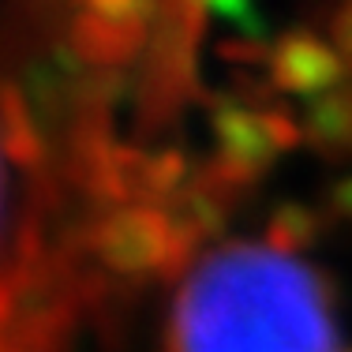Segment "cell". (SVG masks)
I'll return each mask as SVG.
<instances>
[{
  "instance_id": "obj_5",
  "label": "cell",
  "mask_w": 352,
  "mask_h": 352,
  "mask_svg": "<svg viewBox=\"0 0 352 352\" xmlns=\"http://www.w3.org/2000/svg\"><path fill=\"white\" fill-rule=\"evenodd\" d=\"M150 12H154V0H79L75 38L90 56L113 60L135 45V38L150 23Z\"/></svg>"
},
{
  "instance_id": "obj_6",
  "label": "cell",
  "mask_w": 352,
  "mask_h": 352,
  "mask_svg": "<svg viewBox=\"0 0 352 352\" xmlns=\"http://www.w3.org/2000/svg\"><path fill=\"white\" fill-rule=\"evenodd\" d=\"M304 135L322 146H349L352 142V90H338L330 98H318L307 105Z\"/></svg>"
},
{
  "instance_id": "obj_1",
  "label": "cell",
  "mask_w": 352,
  "mask_h": 352,
  "mask_svg": "<svg viewBox=\"0 0 352 352\" xmlns=\"http://www.w3.org/2000/svg\"><path fill=\"white\" fill-rule=\"evenodd\" d=\"M165 352H341L326 274L281 240H225L180 281Z\"/></svg>"
},
{
  "instance_id": "obj_9",
  "label": "cell",
  "mask_w": 352,
  "mask_h": 352,
  "mask_svg": "<svg viewBox=\"0 0 352 352\" xmlns=\"http://www.w3.org/2000/svg\"><path fill=\"white\" fill-rule=\"evenodd\" d=\"M203 8L217 19L229 23H251L255 19V0H203Z\"/></svg>"
},
{
  "instance_id": "obj_10",
  "label": "cell",
  "mask_w": 352,
  "mask_h": 352,
  "mask_svg": "<svg viewBox=\"0 0 352 352\" xmlns=\"http://www.w3.org/2000/svg\"><path fill=\"white\" fill-rule=\"evenodd\" d=\"M330 199H333V210L352 221V176L338 180V188H333V195H330Z\"/></svg>"
},
{
  "instance_id": "obj_8",
  "label": "cell",
  "mask_w": 352,
  "mask_h": 352,
  "mask_svg": "<svg viewBox=\"0 0 352 352\" xmlns=\"http://www.w3.org/2000/svg\"><path fill=\"white\" fill-rule=\"evenodd\" d=\"M326 38H330L333 45H338L341 60H345V68H349V75H352V0H341V4L333 8Z\"/></svg>"
},
{
  "instance_id": "obj_2",
  "label": "cell",
  "mask_w": 352,
  "mask_h": 352,
  "mask_svg": "<svg viewBox=\"0 0 352 352\" xmlns=\"http://www.w3.org/2000/svg\"><path fill=\"white\" fill-rule=\"evenodd\" d=\"M98 266L116 278L142 281L173 270L188 251V229L169 206L157 203H116L98 217L90 232Z\"/></svg>"
},
{
  "instance_id": "obj_4",
  "label": "cell",
  "mask_w": 352,
  "mask_h": 352,
  "mask_svg": "<svg viewBox=\"0 0 352 352\" xmlns=\"http://www.w3.org/2000/svg\"><path fill=\"white\" fill-rule=\"evenodd\" d=\"M266 72L278 94L300 98L307 105L345 90L349 82V68L338 45L315 30H285L266 53Z\"/></svg>"
},
{
  "instance_id": "obj_3",
  "label": "cell",
  "mask_w": 352,
  "mask_h": 352,
  "mask_svg": "<svg viewBox=\"0 0 352 352\" xmlns=\"http://www.w3.org/2000/svg\"><path fill=\"white\" fill-rule=\"evenodd\" d=\"M304 131L278 109L251 105V102H225L214 105L210 113V139H214V157L217 173L225 180L248 184L255 176L270 173L274 165L300 142Z\"/></svg>"
},
{
  "instance_id": "obj_7",
  "label": "cell",
  "mask_w": 352,
  "mask_h": 352,
  "mask_svg": "<svg viewBox=\"0 0 352 352\" xmlns=\"http://www.w3.org/2000/svg\"><path fill=\"white\" fill-rule=\"evenodd\" d=\"M12 157H19V150L12 146V139H8L4 124H0V251L8 248V232H12V210H15Z\"/></svg>"
}]
</instances>
